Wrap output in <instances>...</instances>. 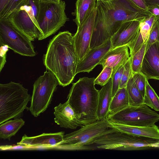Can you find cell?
<instances>
[{"instance_id": "cell-5", "label": "cell", "mask_w": 159, "mask_h": 159, "mask_svg": "<svg viewBox=\"0 0 159 159\" xmlns=\"http://www.w3.org/2000/svg\"><path fill=\"white\" fill-rule=\"evenodd\" d=\"M118 130L112 128L107 119L98 120L83 125L79 129L64 135L63 141L55 147L65 150L86 149L87 146L94 144L102 136Z\"/></svg>"}, {"instance_id": "cell-26", "label": "cell", "mask_w": 159, "mask_h": 159, "mask_svg": "<svg viewBox=\"0 0 159 159\" xmlns=\"http://www.w3.org/2000/svg\"><path fill=\"white\" fill-rule=\"evenodd\" d=\"M143 103L155 111H159V97L150 86L148 80L146 82V93Z\"/></svg>"}, {"instance_id": "cell-36", "label": "cell", "mask_w": 159, "mask_h": 159, "mask_svg": "<svg viewBox=\"0 0 159 159\" xmlns=\"http://www.w3.org/2000/svg\"><path fill=\"white\" fill-rule=\"evenodd\" d=\"M134 4L140 8L147 10V8L144 0H130Z\"/></svg>"}, {"instance_id": "cell-19", "label": "cell", "mask_w": 159, "mask_h": 159, "mask_svg": "<svg viewBox=\"0 0 159 159\" xmlns=\"http://www.w3.org/2000/svg\"><path fill=\"white\" fill-rule=\"evenodd\" d=\"M157 20L152 14L140 22V29L136 37L128 45L130 57H132L146 43L149 34L155 22Z\"/></svg>"}, {"instance_id": "cell-40", "label": "cell", "mask_w": 159, "mask_h": 159, "mask_svg": "<svg viewBox=\"0 0 159 159\" xmlns=\"http://www.w3.org/2000/svg\"><path fill=\"white\" fill-rule=\"evenodd\" d=\"M112 0H97V1H104V2H107L110 1Z\"/></svg>"}, {"instance_id": "cell-18", "label": "cell", "mask_w": 159, "mask_h": 159, "mask_svg": "<svg viewBox=\"0 0 159 159\" xmlns=\"http://www.w3.org/2000/svg\"><path fill=\"white\" fill-rule=\"evenodd\" d=\"M128 45L110 49L105 55L98 65L102 68L108 66L112 69L111 76L121 65L125 64L130 57Z\"/></svg>"}, {"instance_id": "cell-24", "label": "cell", "mask_w": 159, "mask_h": 159, "mask_svg": "<svg viewBox=\"0 0 159 159\" xmlns=\"http://www.w3.org/2000/svg\"><path fill=\"white\" fill-rule=\"evenodd\" d=\"M25 121L20 118L7 120L0 125V138L10 140L11 138L24 125Z\"/></svg>"}, {"instance_id": "cell-38", "label": "cell", "mask_w": 159, "mask_h": 159, "mask_svg": "<svg viewBox=\"0 0 159 159\" xmlns=\"http://www.w3.org/2000/svg\"><path fill=\"white\" fill-rule=\"evenodd\" d=\"M9 0H0V12L3 10Z\"/></svg>"}, {"instance_id": "cell-11", "label": "cell", "mask_w": 159, "mask_h": 159, "mask_svg": "<svg viewBox=\"0 0 159 159\" xmlns=\"http://www.w3.org/2000/svg\"><path fill=\"white\" fill-rule=\"evenodd\" d=\"M31 41L6 19H0V45H7L15 52L23 56L36 55Z\"/></svg>"}, {"instance_id": "cell-23", "label": "cell", "mask_w": 159, "mask_h": 159, "mask_svg": "<svg viewBox=\"0 0 159 159\" xmlns=\"http://www.w3.org/2000/svg\"><path fill=\"white\" fill-rule=\"evenodd\" d=\"M129 105V97L126 88H119L112 97L108 116L114 115Z\"/></svg>"}, {"instance_id": "cell-21", "label": "cell", "mask_w": 159, "mask_h": 159, "mask_svg": "<svg viewBox=\"0 0 159 159\" xmlns=\"http://www.w3.org/2000/svg\"><path fill=\"white\" fill-rule=\"evenodd\" d=\"M109 122L112 128H116L120 131L159 140V128L155 125L148 126H133Z\"/></svg>"}, {"instance_id": "cell-16", "label": "cell", "mask_w": 159, "mask_h": 159, "mask_svg": "<svg viewBox=\"0 0 159 159\" xmlns=\"http://www.w3.org/2000/svg\"><path fill=\"white\" fill-rule=\"evenodd\" d=\"M55 122L60 127L74 129L83 125L79 121L77 115L67 100L60 103L54 108Z\"/></svg>"}, {"instance_id": "cell-1", "label": "cell", "mask_w": 159, "mask_h": 159, "mask_svg": "<svg viewBox=\"0 0 159 159\" xmlns=\"http://www.w3.org/2000/svg\"><path fill=\"white\" fill-rule=\"evenodd\" d=\"M96 7L90 49L101 45L110 39L124 23L134 20L141 21L152 15L130 0L97 1Z\"/></svg>"}, {"instance_id": "cell-22", "label": "cell", "mask_w": 159, "mask_h": 159, "mask_svg": "<svg viewBox=\"0 0 159 159\" xmlns=\"http://www.w3.org/2000/svg\"><path fill=\"white\" fill-rule=\"evenodd\" d=\"M97 0H77L75 9L72 13L75 16L73 21L77 26H80L96 7Z\"/></svg>"}, {"instance_id": "cell-33", "label": "cell", "mask_w": 159, "mask_h": 159, "mask_svg": "<svg viewBox=\"0 0 159 159\" xmlns=\"http://www.w3.org/2000/svg\"><path fill=\"white\" fill-rule=\"evenodd\" d=\"M131 57L129 58L124 65V69L123 73L119 88H126L127 82L132 76Z\"/></svg>"}, {"instance_id": "cell-29", "label": "cell", "mask_w": 159, "mask_h": 159, "mask_svg": "<svg viewBox=\"0 0 159 159\" xmlns=\"http://www.w3.org/2000/svg\"><path fill=\"white\" fill-rule=\"evenodd\" d=\"M124 65L125 64L121 65L115 72L111 76L112 97L114 96L119 89V85L124 69Z\"/></svg>"}, {"instance_id": "cell-20", "label": "cell", "mask_w": 159, "mask_h": 159, "mask_svg": "<svg viewBox=\"0 0 159 159\" xmlns=\"http://www.w3.org/2000/svg\"><path fill=\"white\" fill-rule=\"evenodd\" d=\"M112 98V80L111 78L102 88L98 90L97 115L98 120L107 119Z\"/></svg>"}, {"instance_id": "cell-7", "label": "cell", "mask_w": 159, "mask_h": 159, "mask_svg": "<svg viewBox=\"0 0 159 159\" xmlns=\"http://www.w3.org/2000/svg\"><path fill=\"white\" fill-rule=\"evenodd\" d=\"M159 139L135 135L119 130L105 134L95 141L98 148L135 150L156 148Z\"/></svg>"}, {"instance_id": "cell-37", "label": "cell", "mask_w": 159, "mask_h": 159, "mask_svg": "<svg viewBox=\"0 0 159 159\" xmlns=\"http://www.w3.org/2000/svg\"><path fill=\"white\" fill-rule=\"evenodd\" d=\"M147 7L153 6H159V0H144Z\"/></svg>"}, {"instance_id": "cell-17", "label": "cell", "mask_w": 159, "mask_h": 159, "mask_svg": "<svg viewBox=\"0 0 159 159\" xmlns=\"http://www.w3.org/2000/svg\"><path fill=\"white\" fill-rule=\"evenodd\" d=\"M64 135V132L63 131L55 133H44L33 137L27 136L25 134L21 141L17 144L29 147H55L63 141Z\"/></svg>"}, {"instance_id": "cell-34", "label": "cell", "mask_w": 159, "mask_h": 159, "mask_svg": "<svg viewBox=\"0 0 159 159\" xmlns=\"http://www.w3.org/2000/svg\"><path fill=\"white\" fill-rule=\"evenodd\" d=\"M0 45V72H1L6 63L7 53L9 48L7 45L1 44Z\"/></svg>"}, {"instance_id": "cell-4", "label": "cell", "mask_w": 159, "mask_h": 159, "mask_svg": "<svg viewBox=\"0 0 159 159\" xmlns=\"http://www.w3.org/2000/svg\"><path fill=\"white\" fill-rule=\"evenodd\" d=\"M31 97L28 90L19 83L11 82L0 84V124L20 118Z\"/></svg>"}, {"instance_id": "cell-39", "label": "cell", "mask_w": 159, "mask_h": 159, "mask_svg": "<svg viewBox=\"0 0 159 159\" xmlns=\"http://www.w3.org/2000/svg\"><path fill=\"white\" fill-rule=\"evenodd\" d=\"M40 1L46 2H53L56 3H59L61 0H40Z\"/></svg>"}, {"instance_id": "cell-10", "label": "cell", "mask_w": 159, "mask_h": 159, "mask_svg": "<svg viewBox=\"0 0 159 159\" xmlns=\"http://www.w3.org/2000/svg\"><path fill=\"white\" fill-rule=\"evenodd\" d=\"M107 119L110 122L125 125L152 126L159 120V114L143 103L137 106L129 105Z\"/></svg>"}, {"instance_id": "cell-2", "label": "cell", "mask_w": 159, "mask_h": 159, "mask_svg": "<svg viewBox=\"0 0 159 159\" xmlns=\"http://www.w3.org/2000/svg\"><path fill=\"white\" fill-rule=\"evenodd\" d=\"M68 31L60 32L50 41L43 57V64L63 87L70 84L76 75L79 62L73 39Z\"/></svg>"}, {"instance_id": "cell-32", "label": "cell", "mask_w": 159, "mask_h": 159, "mask_svg": "<svg viewBox=\"0 0 159 159\" xmlns=\"http://www.w3.org/2000/svg\"><path fill=\"white\" fill-rule=\"evenodd\" d=\"M157 42H159V20L155 22L151 29L146 43V50Z\"/></svg>"}, {"instance_id": "cell-9", "label": "cell", "mask_w": 159, "mask_h": 159, "mask_svg": "<svg viewBox=\"0 0 159 159\" xmlns=\"http://www.w3.org/2000/svg\"><path fill=\"white\" fill-rule=\"evenodd\" d=\"M58 84L57 79L49 70L44 72L43 75L35 81L28 109L35 117H37L47 110Z\"/></svg>"}, {"instance_id": "cell-14", "label": "cell", "mask_w": 159, "mask_h": 159, "mask_svg": "<svg viewBox=\"0 0 159 159\" xmlns=\"http://www.w3.org/2000/svg\"><path fill=\"white\" fill-rule=\"evenodd\" d=\"M140 72L148 80H159V42L155 43L146 50Z\"/></svg>"}, {"instance_id": "cell-6", "label": "cell", "mask_w": 159, "mask_h": 159, "mask_svg": "<svg viewBox=\"0 0 159 159\" xmlns=\"http://www.w3.org/2000/svg\"><path fill=\"white\" fill-rule=\"evenodd\" d=\"M40 0H25L7 18L14 26L26 35L31 41L42 40L43 34L38 19Z\"/></svg>"}, {"instance_id": "cell-41", "label": "cell", "mask_w": 159, "mask_h": 159, "mask_svg": "<svg viewBox=\"0 0 159 159\" xmlns=\"http://www.w3.org/2000/svg\"><path fill=\"white\" fill-rule=\"evenodd\" d=\"M157 148H159V142H158L157 143Z\"/></svg>"}, {"instance_id": "cell-13", "label": "cell", "mask_w": 159, "mask_h": 159, "mask_svg": "<svg viewBox=\"0 0 159 159\" xmlns=\"http://www.w3.org/2000/svg\"><path fill=\"white\" fill-rule=\"evenodd\" d=\"M111 38L102 44L90 49L77 66L76 75L80 72L89 73L97 65L106 53L111 49Z\"/></svg>"}, {"instance_id": "cell-15", "label": "cell", "mask_w": 159, "mask_h": 159, "mask_svg": "<svg viewBox=\"0 0 159 159\" xmlns=\"http://www.w3.org/2000/svg\"><path fill=\"white\" fill-rule=\"evenodd\" d=\"M140 22L131 20L123 23L111 37V49L129 45L135 39L140 29Z\"/></svg>"}, {"instance_id": "cell-35", "label": "cell", "mask_w": 159, "mask_h": 159, "mask_svg": "<svg viewBox=\"0 0 159 159\" xmlns=\"http://www.w3.org/2000/svg\"><path fill=\"white\" fill-rule=\"evenodd\" d=\"M147 8V10L153 15L157 20H159V6H151Z\"/></svg>"}, {"instance_id": "cell-31", "label": "cell", "mask_w": 159, "mask_h": 159, "mask_svg": "<svg viewBox=\"0 0 159 159\" xmlns=\"http://www.w3.org/2000/svg\"><path fill=\"white\" fill-rule=\"evenodd\" d=\"M132 77L137 87L144 98L146 93V82L145 76L140 72L132 74Z\"/></svg>"}, {"instance_id": "cell-12", "label": "cell", "mask_w": 159, "mask_h": 159, "mask_svg": "<svg viewBox=\"0 0 159 159\" xmlns=\"http://www.w3.org/2000/svg\"><path fill=\"white\" fill-rule=\"evenodd\" d=\"M97 13L96 7L87 18L79 26L73 36L75 50L79 62L81 61L90 50V45Z\"/></svg>"}, {"instance_id": "cell-30", "label": "cell", "mask_w": 159, "mask_h": 159, "mask_svg": "<svg viewBox=\"0 0 159 159\" xmlns=\"http://www.w3.org/2000/svg\"><path fill=\"white\" fill-rule=\"evenodd\" d=\"M112 69L108 66L103 68V70L98 77L95 79L94 83L103 86L111 78Z\"/></svg>"}, {"instance_id": "cell-8", "label": "cell", "mask_w": 159, "mask_h": 159, "mask_svg": "<svg viewBox=\"0 0 159 159\" xmlns=\"http://www.w3.org/2000/svg\"><path fill=\"white\" fill-rule=\"evenodd\" d=\"M66 4L40 1L38 23L43 34L42 40L54 34L69 20L65 12Z\"/></svg>"}, {"instance_id": "cell-3", "label": "cell", "mask_w": 159, "mask_h": 159, "mask_svg": "<svg viewBox=\"0 0 159 159\" xmlns=\"http://www.w3.org/2000/svg\"><path fill=\"white\" fill-rule=\"evenodd\" d=\"M95 79L80 78L73 84L67 96L70 105L83 125L98 120L97 115L98 90L95 86Z\"/></svg>"}, {"instance_id": "cell-28", "label": "cell", "mask_w": 159, "mask_h": 159, "mask_svg": "<svg viewBox=\"0 0 159 159\" xmlns=\"http://www.w3.org/2000/svg\"><path fill=\"white\" fill-rule=\"evenodd\" d=\"M25 0H9L2 11L0 19L7 18Z\"/></svg>"}, {"instance_id": "cell-25", "label": "cell", "mask_w": 159, "mask_h": 159, "mask_svg": "<svg viewBox=\"0 0 159 159\" xmlns=\"http://www.w3.org/2000/svg\"><path fill=\"white\" fill-rule=\"evenodd\" d=\"M132 75L129 80L126 88L128 95L129 105L137 106L143 103L144 98L135 83Z\"/></svg>"}, {"instance_id": "cell-27", "label": "cell", "mask_w": 159, "mask_h": 159, "mask_svg": "<svg viewBox=\"0 0 159 159\" xmlns=\"http://www.w3.org/2000/svg\"><path fill=\"white\" fill-rule=\"evenodd\" d=\"M146 43L143 44L136 53L130 57L132 74L140 72L143 57L146 50Z\"/></svg>"}]
</instances>
